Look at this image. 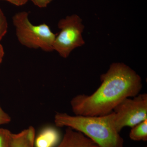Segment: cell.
I'll return each instance as SVG.
<instances>
[{"mask_svg": "<svg viewBox=\"0 0 147 147\" xmlns=\"http://www.w3.org/2000/svg\"><path fill=\"white\" fill-rule=\"evenodd\" d=\"M101 84L92 94L77 95L70 104L75 115L101 116L113 112L125 98L139 94L142 88L141 77L128 66L114 63L100 76Z\"/></svg>", "mask_w": 147, "mask_h": 147, "instance_id": "cell-1", "label": "cell"}, {"mask_svg": "<svg viewBox=\"0 0 147 147\" xmlns=\"http://www.w3.org/2000/svg\"><path fill=\"white\" fill-rule=\"evenodd\" d=\"M55 123L59 127H70L82 132L99 147H123L124 140L117 131L114 112L101 116H71L57 113Z\"/></svg>", "mask_w": 147, "mask_h": 147, "instance_id": "cell-2", "label": "cell"}, {"mask_svg": "<svg viewBox=\"0 0 147 147\" xmlns=\"http://www.w3.org/2000/svg\"><path fill=\"white\" fill-rule=\"evenodd\" d=\"M16 34L19 42L30 48H40L45 52L54 50L53 43L57 34L53 33L47 24L34 26L26 11L18 12L13 17Z\"/></svg>", "mask_w": 147, "mask_h": 147, "instance_id": "cell-3", "label": "cell"}, {"mask_svg": "<svg viewBox=\"0 0 147 147\" xmlns=\"http://www.w3.org/2000/svg\"><path fill=\"white\" fill-rule=\"evenodd\" d=\"M58 26L61 31L55 37L53 49L61 57L66 58L72 50L85 44L82 37L84 26L82 18L76 14L61 19Z\"/></svg>", "mask_w": 147, "mask_h": 147, "instance_id": "cell-4", "label": "cell"}, {"mask_svg": "<svg viewBox=\"0 0 147 147\" xmlns=\"http://www.w3.org/2000/svg\"><path fill=\"white\" fill-rule=\"evenodd\" d=\"M115 123L119 133L125 127H132L147 119V94L126 98L115 107Z\"/></svg>", "mask_w": 147, "mask_h": 147, "instance_id": "cell-5", "label": "cell"}, {"mask_svg": "<svg viewBox=\"0 0 147 147\" xmlns=\"http://www.w3.org/2000/svg\"><path fill=\"white\" fill-rule=\"evenodd\" d=\"M55 147H99L82 132L67 127L63 138Z\"/></svg>", "mask_w": 147, "mask_h": 147, "instance_id": "cell-6", "label": "cell"}, {"mask_svg": "<svg viewBox=\"0 0 147 147\" xmlns=\"http://www.w3.org/2000/svg\"><path fill=\"white\" fill-rule=\"evenodd\" d=\"M57 130L52 127H46L40 131L34 141V147H55L59 142Z\"/></svg>", "mask_w": 147, "mask_h": 147, "instance_id": "cell-7", "label": "cell"}, {"mask_svg": "<svg viewBox=\"0 0 147 147\" xmlns=\"http://www.w3.org/2000/svg\"><path fill=\"white\" fill-rule=\"evenodd\" d=\"M35 130L32 126L16 133L11 134L10 147H34Z\"/></svg>", "mask_w": 147, "mask_h": 147, "instance_id": "cell-8", "label": "cell"}, {"mask_svg": "<svg viewBox=\"0 0 147 147\" xmlns=\"http://www.w3.org/2000/svg\"><path fill=\"white\" fill-rule=\"evenodd\" d=\"M129 137L134 141H147V119L131 127Z\"/></svg>", "mask_w": 147, "mask_h": 147, "instance_id": "cell-9", "label": "cell"}, {"mask_svg": "<svg viewBox=\"0 0 147 147\" xmlns=\"http://www.w3.org/2000/svg\"><path fill=\"white\" fill-rule=\"evenodd\" d=\"M11 134L8 129L0 128V147H10Z\"/></svg>", "mask_w": 147, "mask_h": 147, "instance_id": "cell-10", "label": "cell"}, {"mask_svg": "<svg viewBox=\"0 0 147 147\" xmlns=\"http://www.w3.org/2000/svg\"><path fill=\"white\" fill-rule=\"evenodd\" d=\"M8 28V24L6 18L0 9V41L5 35Z\"/></svg>", "mask_w": 147, "mask_h": 147, "instance_id": "cell-11", "label": "cell"}, {"mask_svg": "<svg viewBox=\"0 0 147 147\" xmlns=\"http://www.w3.org/2000/svg\"><path fill=\"white\" fill-rule=\"evenodd\" d=\"M11 121L10 116L4 111L0 105V125L9 123Z\"/></svg>", "mask_w": 147, "mask_h": 147, "instance_id": "cell-12", "label": "cell"}, {"mask_svg": "<svg viewBox=\"0 0 147 147\" xmlns=\"http://www.w3.org/2000/svg\"><path fill=\"white\" fill-rule=\"evenodd\" d=\"M35 5L40 7H46L53 0H30Z\"/></svg>", "mask_w": 147, "mask_h": 147, "instance_id": "cell-13", "label": "cell"}, {"mask_svg": "<svg viewBox=\"0 0 147 147\" xmlns=\"http://www.w3.org/2000/svg\"><path fill=\"white\" fill-rule=\"evenodd\" d=\"M12 4L18 6L24 5L29 0H5Z\"/></svg>", "mask_w": 147, "mask_h": 147, "instance_id": "cell-14", "label": "cell"}, {"mask_svg": "<svg viewBox=\"0 0 147 147\" xmlns=\"http://www.w3.org/2000/svg\"><path fill=\"white\" fill-rule=\"evenodd\" d=\"M4 55V51L1 44L0 43V65L2 61L3 57Z\"/></svg>", "mask_w": 147, "mask_h": 147, "instance_id": "cell-15", "label": "cell"}, {"mask_svg": "<svg viewBox=\"0 0 147 147\" xmlns=\"http://www.w3.org/2000/svg\"></svg>", "mask_w": 147, "mask_h": 147, "instance_id": "cell-16", "label": "cell"}]
</instances>
